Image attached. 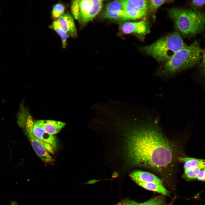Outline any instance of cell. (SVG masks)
I'll use <instances>...</instances> for the list:
<instances>
[{
    "label": "cell",
    "mask_w": 205,
    "mask_h": 205,
    "mask_svg": "<svg viewBox=\"0 0 205 205\" xmlns=\"http://www.w3.org/2000/svg\"><path fill=\"white\" fill-rule=\"evenodd\" d=\"M128 130L124 148L131 164L160 172L170 166L174 158L173 147L159 132L143 126Z\"/></svg>",
    "instance_id": "cell-1"
},
{
    "label": "cell",
    "mask_w": 205,
    "mask_h": 205,
    "mask_svg": "<svg viewBox=\"0 0 205 205\" xmlns=\"http://www.w3.org/2000/svg\"><path fill=\"white\" fill-rule=\"evenodd\" d=\"M202 50L199 44L194 41L176 52L164 62L158 71L159 75L169 76L183 70L192 67L200 62Z\"/></svg>",
    "instance_id": "cell-2"
},
{
    "label": "cell",
    "mask_w": 205,
    "mask_h": 205,
    "mask_svg": "<svg viewBox=\"0 0 205 205\" xmlns=\"http://www.w3.org/2000/svg\"><path fill=\"white\" fill-rule=\"evenodd\" d=\"M169 16L176 28L183 34L193 36L202 32L205 27V13L198 10L172 8Z\"/></svg>",
    "instance_id": "cell-3"
},
{
    "label": "cell",
    "mask_w": 205,
    "mask_h": 205,
    "mask_svg": "<svg viewBox=\"0 0 205 205\" xmlns=\"http://www.w3.org/2000/svg\"><path fill=\"white\" fill-rule=\"evenodd\" d=\"M186 46L179 33L174 32L143 47L142 50L157 61L165 62Z\"/></svg>",
    "instance_id": "cell-4"
},
{
    "label": "cell",
    "mask_w": 205,
    "mask_h": 205,
    "mask_svg": "<svg viewBox=\"0 0 205 205\" xmlns=\"http://www.w3.org/2000/svg\"><path fill=\"white\" fill-rule=\"evenodd\" d=\"M17 117L18 124L24 130L37 155L45 163H51L54 162V159L44 148L40 140L33 133V128L34 122L27 109H22L19 110Z\"/></svg>",
    "instance_id": "cell-5"
},
{
    "label": "cell",
    "mask_w": 205,
    "mask_h": 205,
    "mask_svg": "<svg viewBox=\"0 0 205 205\" xmlns=\"http://www.w3.org/2000/svg\"><path fill=\"white\" fill-rule=\"evenodd\" d=\"M103 1L75 0L71 4V11L75 18L82 24L92 20L100 12Z\"/></svg>",
    "instance_id": "cell-6"
},
{
    "label": "cell",
    "mask_w": 205,
    "mask_h": 205,
    "mask_svg": "<svg viewBox=\"0 0 205 205\" xmlns=\"http://www.w3.org/2000/svg\"><path fill=\"white\" fill-rule=\"evenodd\" d=\"M124 20L144 17L148 13L149 2L145 0H122Z\"/></svg>",
    "instance_id": "cell-7"
},
{
    "label": "cell",
    "mask_w": 205,
    "mask_h": 205,
    "mask_svg": "<svg viewBox=\"0 0 205 205\" xmlns=\"http://www.w3.org/2000/svg\"><path fill=\"white\" fill-rule=\"evenodd\" d=\"M102 16L104 18L124 20V11L122 0H115L108 3Z\"/></svg>",
    "instance_id": "cell-8"
},
{
    "label": "cell",
    "mask_w": 205,
    "mask_h": 205,
    "mask_svg": "<svg viewBox=\"0 0 205 205\" xmlns=\"http://www.w3.org/2000/svg\"><path fill=\"white\" fill-rule=\"evenodd\" d=\"M56 21L69 36H77V32L74 19L69 12L64 13L58 18Z\"/></svg>",
    "instance_id": "cell-9"
},
{
    "label": "cell",
    "mask_w": 205,
    "mask_h": 205,
    "mask_svg": "<svg viewBox=\"0 0 205 205\" xmlns=\"http://www.w3.org/2000/svg\"><path fill=\"white\" fill-rule=\"evenodd\" d=\"M148 25L147 22L145 20L127 22L122 25L121 29L125 34H145L149 32Z\"/></svg>",
    "instance_id": "cell-10"
},
{
    "label": "cell",
    "mask_w": 205,
    "mask_h": 205,
    "mask_svg": "<svg viewBox=\"0 0 205 205\" xmlns=\"http://www.w3.org/2000/svg\"><path fill=\"white\" fill-rule=\"evenodd\" d=\"M131 178L135 183L153 182L163 184L162 180L154 174L148 172L135 170L129 174Z\"/></svg>",
    "instance_id": "cell-11"
},
{
    "label": "cell",
    "mask_w": 205,
    "mask_h": 205,
    "mask_svg": "<svg viewBox=\"0 0 205 205\" xmlns=\"http://www.w3.org/2000/svg\"><path fill=\"white\" fill-rule=\"evenodd\" d=\"M34 123L52 135L58 133L66 124L62 122L51 120H39Z\"/></svg>",
    "instance_id": "cell-12"
},
{
    "label": "cell",
    "mask_w": 205,
    "mask_h": 205,
    "mask_svg": "<svg viewBox=\"0 0 205 205\" xmlns=\"http://www.w3.org/2000/svg\"><path fill=\"white\" fill-rule=\"evenodd\" d=\"M34 135L43 142H45L52 145L55 149L57 146L56 137L54 135L51 134L42 128L34 123L33 128Z\"/></svg>",
    "instance_id": "cell-13"
},
{
    "label": "cell",
    "mask_w": 205,
    "mask_h": 205,
    "mask_svg": "<svg viewBox=\"0 0 205 205\" xmlns=\"http://www.w3.org/2000/svg\"><path fill=\"white\" fill-rule=\"evenodd\" d=\"M115 205H172L166 202L165 198L162 195L152 198L143 202L139 203L134 200L125 199Z\"/></svg>",
    "instance_id": "cell-14"
},
{
    "label": "cell",
    "mask_w": 205,
    "mask_h": 205,
    "mask_svg": "<svg viewBox=\"0 0 205 205\" xmlns=\"http://www.w3.org/2000/svg\"><path fill=\"white\" fill-rule=\"evenodd\" d=\"M136 183L146 190L156 192L168 196H170L169 192L165 188L163 184L153 182H138Z\"/></svg>",
    "instance_id": "cell-15"
},
{
    "label": "cell",
    "mask_w": 205,
    "mask_h": 205,
    "mask_svg": "<svg viewBox=\"0 0 205 205\" xmlns=\"http://www.w3.org/2000/svg\"><path fill=\"white\" fill-rule=\"evenodd\" d=\"M178 159L184 163V169L190 167H197L201 169L205 168V159L187 157H180Z\"/></svg>",
    "instance_id": "cell-16"
},
{
    "label": "cell",
    "mask_w": 205,
    "mask_h": 205,
    "mask_svg": "<svg viewBox=\"0 0 205 205\" xmlns=\"http://www.w3.org/2000/svg\"><path fill=\"white\" fill-rule=\"evenodd\" d=\"M50 28L54 30L59 35L62 40V47L66 48L67 38L69 36L68 34L60 27L56 20L53 22L50 26Z\"/></svg>",
    "instance_id": "cell-17"
},
{
    "label": "cell",
    "mask_w": 205,
    "mask_h": 205,
    "mask_svg": "<svg viewBox=\"0 0 205 205\" xmlns=\"http://www.w3.org/2000/svg\"><path fill=\"white\" fill-rule=\"evenodd\" d=\"M201 169L197 167H190L184 169V175L189 179H194L197 178Z\"/></svg>",
    "instance_id": "cell-18"
},
{
    "label": "cell",
    "mask_w": 205,
    "mask_h": 205,
    "mask_svg": "<svg viewBox=\"0 0 205 205\" xmlns=\"http://www.w3.org/2000/svg\"><path fill=\"white\" fill-rule=\"evenodd\" d=\"M65 7L64 5L60 3H57L53 7L52 15L55 19H58L64 14Z\"/></svg>",
    "instance_id": "cell-19"
},
{
    "label": "cell",
    "mask_w": 205,
    "mask_h": 205,
    "mask_svg": "<svg viewBox=\"0 0 205 205\" xmlns=\"http://www.w3.org/2000/svg\"><path fill=\"white\" fill-rule=\"evenodd\" d=\"M171 1L167 0H151L149 1V2L151 10L153 11L157 9L163 4Z\"/></svg>",
    "instance_id": "cell-20"
},
{
    "label": "cell",
    "mask_w": 205,
    "mask_h": 205,
    "mask_svg": "<svg viewBox=\"0 0 205 205\" xmlns=\"http://www.w3.org/2000/svg\"><path fill=\"white\" fill-rule=\"evenodd\" d=\"M191 4L194 7H201L205 5V0H192L191 2Z\"/></svg>",
    "instance_id": "cell-21"
},
{
    "label": "cell",
    "mask_w": 205,
    "mask_h": 205,
    "mask_svg": "<svg viewBox=\"0 0 205 205\" xmlns=\"http://www.w3.org/2000/svg\"><path fill=\"white\" fill-rule=\"evenodd\" d=\"M196 178L199 180L205 181V168L201 169L198 174Z\"/></svg>",
    "instance_id": "cell-22"
},
{
    "label": "cell",
    "mask_w": 205,
    "mask_h": 205,
    "mask_svg": "<svg viewBox=\"0 0 205 205\" xmlns=\"http://www.w3.org/2000/svg\"><path fill=\"white\" fill-rule=\"evenodd\" d=\"M200 66L202 71L205 73V49L203 51L202 60Z\"/></svg>",
    "instance_id": "cell-23"
},
{
    "label": "cell",
    "mask_w": 205,
    "mask_h": 205,
    "mask_svg": "<svg viewBox=\"0 0 205 205\" xmlns=\"http://www.w3.org/2000/svg\"><path fill=\"white\" fill-rule=\"evenodd\" d=\"M11 205H17V204L16 202L13 201L11 202Z\"/></svg>",
    "instance_id": "cell-24"
}]
</instances>
